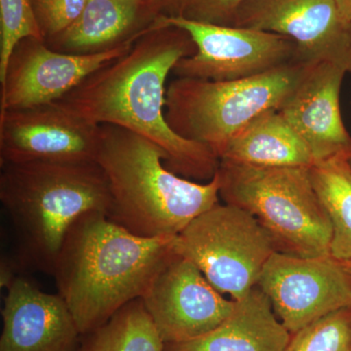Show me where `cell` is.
I'll return each mask as SVG.
<instances>
[{"label":"cell","mask_w":351,"mask_h":351,"mask_svg":"<svg viewBox=\"0 0 351 351\" xmlns=\"http://www.w3.org/2000/svg\"><path fill=\"white\" fill-rule=\"evenodd\" d=\"M351 307L339 309L292 334L284 351H348Z\"/></svg>","instance_id":"44dd1931"},{"label":"cell","mask_w":351,"mask_h":351,"mask_svg":"<svg viewBox=\"0 0 351 351\" xmlns=\"http://www.w3.org/2000/svg\"><path fill=\"white\" fill-rule=\"evenodd\" d=\"M219 161L256 167H311L313 152L277 108L267 110L239 131Z\"/></svg>","instance_id":"ac0fdd59"},{"label":"cell","mask_w":351,"mask_h":351,"mask_svg":"<svg viewBox=\"0 0 351 351\" xmlns=\"http://www.w3.org/2000/svg\"><path fill=\"white\" fill-rule=\"evenodd\" d=\"M6 290L0 351L78 350L82 335L59 295L20 276Z\"/></svg>","instance_id":"9a60e30c"},{"label":"cell","mask_w":351,"mask_h":351,"mask_svg":"<svg viewBox=\"0 0 351 351\" xmlns=\"http://www.w3.org/2000/svg\"><path fill=\"white\" fill-rule=\"evenodd\" d=\"M258 287L291 334L339 309L351 307V276L331 255L302 258L274 252Z\"/></svg>","instance_id":"9c48e42d"},{"label":"cell","mask_w":351,"mask_h":351,"mask_svg":"<svg viewBox=\"0 0 351 351\" xmlns=\"http://www.w3.org/2000/svg\"><path fill=\"white\" fill-rule=\"evenodd\" d=\"M174 251L195 263L219 292L237 301L258 285L276 249L253 215L218 203L176 237Z\"/></svg>","instance_id":"52a82bcc"},{"label":"cell","mask_w":351,"mask_h":351,"mask_svg":"<svg viewBox=\"0 0 351 351\" xmlns=\"http://www.w3.org/2000/svg\"><path fill=\"white\" fill-rule=\"evenodd\" d=\"M346 269H348V271H350L351 276V263H345Z\"/></svg>","instance_id":"83f0119b"},{"label":"cell","mask_w":351,"mask_h":351,"mask_svg":"<svg viewBox=\"0 0 351 351\" xmlns=\"http://www.w3.org/2000/svg\"><path fill=\"white\" fill-rule=\"evenodd\" d=\"M291 337L267 295L256 286L235 301L232 313L213 331L186 343L165 345L164 351H284Z\"/></svg>","instance_id":"e0dca14e"},{"label":"cell","mask_w":351,"mask_h":351,"mask_svg":"<svg viewBox=\"0 0 351 351\" xmlns=\"http://www.w3.org/2000/svg\"><path fill=\"white\" fill-rule=\"evenodd\" d=\"M350 159L334 156L311 167L314 189L331 221V256L343 263H351Z\"/></svg>","instance_id":"d6986e66"},{"label":"cell","mask_w":351,"mask_h":351,"mask_svg":"<svg viewBox=\"0 0 351 351\" xmlns=\"http://www.w3.org/2000/svg\"><path fill=\"white\" fill-rule=\"evenodd\" d=\"M195 52L188 32L158 18L128 52L97 69L58 103L96 125L121 127L154 143L167 154L165 166L175 174L211 181L218 157L175 133L165 117L168 75L180 60Z\"/></svg>","instance_id":"6da1fadb"},{"label":"cell","mask_w":351,"mask_h":351,"mask_svg":"<svg viewBox=\"0 0 351 351\" xmlns=\"http://www.w3.org/2000/svg\"><path fill=\"white\" fill-rule=\"evenodd\" d=\"M27 38L45 40L32 0H0V80L16 46Z\"/></svg>","instance_id":"7402d4cb"},{"label":"cell","mask_w":351,"mask_h":351,"mask_svg":"<svg viewBox=\"0 0 351 351\" xmlns=\"http://www.w3.org/2000/svg\"><path fill=\"white\" fill-rule=\"evenodd\" d=\"M163 343L142 300L122 307L105 324L82 335L77 351H164Z\"/></svg>","instance_id":"ffe728a7"},{"label":"cell","mask_w":351,"mask_h":351,"mask_svg":"<svg viewBox=\"0 0 351 351\" xmlns=\"http://www.w3.org/2000/svg\"><path fill=\"white\" fill-rule=\"evenodd\" d=\"M141 300L165 345L186 343L213 331L235 306L195 263L175 252Z\"/></svg>","instance_id":"30bf717a"},{"label":"cell","mask_w":351,"mask_h":351,"mask_svg":"<svg viewBox=\"0 0 351 351\" xmlns=\"http://www.w3.org/2000/svg\"><path fill=\"white\" fill-rule=\"evenodd\" d=\"M159 17L149 0H87L78 19L45 43L51 49L66 54L104 52L135 43Z\"/></svg>","instance_id":"2e32d148"},{"label":"cell","mask_w":351,"mask_h":351,"mask_svg":"<svg viewBox=\"0 0 351 351\" xmlns=\"http://www.w3.org/2000/svg\"><path fill=\"white\" fill-rule=\"evenodd\" d=\"M134 43L94 54L76 55L51 49L45 40L23 39L0 80V112L62 100L97 69L128 52Z\"/></svg>","instance_id":"4fadbf2b"},{"label":"cell","mask_w":351,"mask_h":351,"mask_svg":"<svg viewBox=\"0 0 351 351\" xmlns=\"http://www.w3.org/2000/svg\"><path fill=\"white\" fill-rule=\"evenodd\" d=\"M19 265L13 263L12 260L8 258H2L1 267H0V285L1 288H8L19 276H16L15 270Z\"/></svg>","instance_id":"484cf974"},{"label":"cell","mask_w":351,"mask_h":351,"mask_svg":"<svg viewBox=\"0 0 351 351\" xmlns=\"http://www.w3.org/2000/svg\"><path fill=\"white\" fill-rule=\"evenodd\" d=\"M0 166V201L15 233L16 261L52 276L73 223L89 212L108 215L107 178L96 161Z\"/></svg>","instance_id":"277c9868"},{"label":"cell","mask_w":351,"mask_h":351,"mask_svg":"<svg viewBox=\"0 0 351 351\" xmlns=\"http://www.w3.org/2000/svg\"><path fill=\"white\" fill-rule=\"evenodd\" d=\"M350 164H351V159H350Z\"/></svg>","instance_id":"f546056e"},{"label":"cell","mask_w":351,"mask_h":351,"mask_svg":"<svg viewBox=\"0 0 351 351\" xmlns=\"http://www.w3.org/2000/svg\"><path fill=\"white\" fill-rule=\"evenodd\" d=\"M306 63L295 60L262 75L228 80L177 77L166 91L165 117L175 133L221 156L252 120L280 110L299 84Z\"/></svg>","instance_id":"8992f818"},{"label":"cell","mask_w":351,"mask_h":351,"mask_svg":"<svg viewBox=\"0 0 351 351\" xmlns=\"http://www.w3.org/2000/svg\"><path fill=\"white\" fill-rule=\"evenodd\" d=\"M341 19L351 25V0H335Z\"/></svg>","instance_id":"4316f807"},{"label":"cell","mask_w":351,"mask_h":351,"mask_svg":"<svg viewBox=\"0 0 351 351\" xmlns=\"http://www.w3.org/2000/svg\"><path fill=\"white\" fill-rule=\"evenodd\" d=\"M159 19L163 25L188 32L196 46L195 54L176 64L172 73L177 77L212 82L243 80L299 60L294 41L274 32L207 24L182 16H160Z\"/></svg>","instance_id":"ba28073f"},{"label":"cell","mask_w":351,"mask_h":351,"mask_svg":"<svg viewBox=\"0 0 351 351\" xmlns=\"http://www.w3.org/2000/svg\"><path fill=\"white\" fill-rule=\"evenodd\" d=\"M45 41L66 31L82 15L87 0H32Z\"/></svg>","instance_id":"603a6c76"},{"label":"cell","mask_w":351,"mask_h":351,"mask_svg":"<svg viewBox=\"0 0 351 351\" xmlns=\"http://www.w3.org/2000/svg\"><path fill=\"white\" fill-rule=\"evenodd\" d=\"M219 196L246 210L269 233L277 252L331 255V221L316 193L311 167H256L219 161Z\"/></svg>","instance_id":"5b68a950"},{"label":"cell","mask_w":351,"mask_h":351,"mask_svg":"<svg viewBox=\"0 0 351 351\" xmlns=\"http://www.w3.org/2000/svg\"><path fill=\"white\" fill-rule=\"evenodd\" d=\"M161 147L121 127L101 124L96 162L110 189L108 219L137 237H177L218 204L219 170L211 181H191L165 166Z\"/></svg>","instance_id":"3957f363"},{"label":"cell","mask_w":351,"mask_h":351,"mask_svg":"<svg viewBox=\"0 0 351 351\" xmlns=\"http://www.w3.org/2000/svg\"><path fill=\"white\" fill-rule=\"evenodd\" d=\"M100 125L61 104L0 112V165L25 162H94Z\"/></svg>","instance_id":"7c38bea8"},{"label":"cell","mask_w":351,"mask_h":351,"mask_svg":"<svg viewBox=\"0 0 351 351\" xmlns=\"http://www.w3.org/2000/svg\"><path fill=\"white\" fill-rule=\"evenodd\" d=\"M345 69L307 64L299 84L280 112L308 145L314 163L334 156L351 158V135L341 117L339 97Z\"/></svg>","instance_id":"5bb4252c"},{"label":"cell","mask_w":351,"mask_h":351,"mask_svg":"<svg viewBox=\"0 0 351 351\" xmlns=\"http://www.w3.org/2000/svg\"><path fill=\"white\" fill-rule=\"evenodd\" d=\"M246 0H188L180 16L207 24L232 25Z\"/></svg>","instance_id":"cb8c5ba5"},{"label":"cell","mask_w":351,"mask_h":351,"mask_svg":"<svg viewBox=\"0 0 351 351\" xmlns=\"http://www.w3.org/2000/svg\"><path fill=\"white\" fill-rule=\"evenodd\" d=\"M159 16L175 17L182 14L188 0H149Z\"/></svg>","instance_id":"d4e9b609"},{"label":"cell","mask_w":351,"mask_h":351,"mask_svg":"<svg viewBox=\"0 0 351 351\" xmlns=\"http://www.w3.org/2000/svg\"><path fill=\"white\" fill-rule=\"evenodd\" d=\"M348 351H351V346H350V350H348Z\"/></svg>","instance_id":"f1b7e54d"},{"label":"cell","mask_w":351,"mask_h":351,"mask_svg":"<svg viewBox=\"0 0 351 351\" xmlns=\"http://www.w3.org/2000/svg\"><path fill=\"white\" fill-rule=\"evenodd\" d=\"M175 239L137 237L103 212H89L73 223L52 276L80 334L101 327L145 295L174 254Z\"/></svg>","instance_id":"7a4b0ae2"},{"label":"cell","mask_w":351,"mask_h":351,"mask_svg":"<svg viewBox=\"0 0 351 351\" xmlns=\"http://www.w3.org/2000/svg\"><path fill=\"white\" fill-rule=\"evenodd\" d=\"M232 25L286 36L297 45L300 61L330 63L351 73V25L335 0H246Z\"/></svg>","instance_id":"8fae6325"}]
</instances>
